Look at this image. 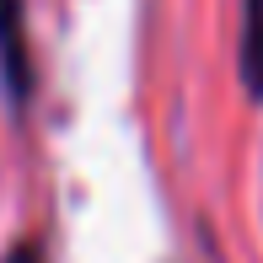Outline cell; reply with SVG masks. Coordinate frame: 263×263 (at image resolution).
<instances>
[{"label":"cell","instance_id":"obj_1","mask_svg":"<svg viewBox=\"0 0 263 263\" xmlns=\"http://www.w3.org/2000/svg\"><path fill=\"white\" fill-rule=\"evenodd\" d=\"M0 76H6L11 102H27L32 91V65H27V22H22V0H0Z\"/></svg>","mask_w":263,"mask_h":263},{"label":"cell","instance_id":"obj_2","mask_svg":"<svg viewBox=\"0 0 263 263\" xmlns=\"http://www.w3.org/2000/svg\"><path fill=\"white\" fill-rule=\"evenodd\" d=\"M236 59H242L247 91L263 102V0H247L242 6V49H236Z\"/></svg>","mask_w":263,"mask_h":263},{"label":"cell","instance_id":"obj_3","mask_svg":"<svg viewBox=\"0 0 263 263\" xmlns=\"http://www.w3.org/2000/svg\"><path fill=\"white\" fill-rule=\"evenodd\" d=\"M6 263H43V247H32V242H16Z\"/></svg>","mask_w":263,"mask_h":263}]
</instances>
